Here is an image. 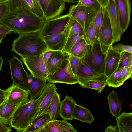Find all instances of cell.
<instances>
[{
  "instance_id": "49",
  "label": "cell",
  "mask_w": 132,
  "mask_h": 132,
  "mask_svg": "<svg viewBox=\"0 0 132 132\" xmlns=\"http://www.w3.org/2000/svg\"><path fill=\"white\" fill-rule=\"evenodd\" d=\"M9 122L0 116V124L9 125Z\"/></svg>"
},
{
  "instance_id": "14",
  "label": "cell",
  "mask_w": 132,
  "mask_h": 132,
  "mask_svg": "<svg viewBox=\"0 0 132 132\" xmlns=\"http://www.w3.org/2000/svg\"><path fill=\"white\" fill-rule=\"evenodd\" d=\"M5 90V97L9 103L21 105L29 101V92L23 89L13 83Z\"/></svg>"
},
{
  "instance_id": "52",
  "label": "cell",
  "mask_w": 132,
  "mask_h": 132,
  "mask_svg": "<svg viewBox=\"0 0 132 132\" xmlns=\"http://www.w3.org/2000/svg\"><path fill=\"white\" fill-rule=\"evenodd\" d=\"M65 2L69 3H74L75 2V0H62Z\"/></svg>"
},
{
  "instance_id": "32",
  "label": "cell",
  "mask_w": 132,
  "mask_h": 132,
  "mask_svg": "<svg viewBox=\"0 0 132 132\" xmlns=\"http://www.w3.org/2000/svg\"><path fill=\"white\" fill-rule=\"evenodd\" d=\"M95 16L86 30L84 36L85 40L88 45H92L97 40L95 37Z\"/></svg>"
},
{
  "instance_id": "22",
  "label": "cell",
  "mask_w": 132,
  "mask_h": 132,
  "mask_svg": "<svg viewBox=\"0 0 132 132\" xmlns=\"http://www.w3.org/2000/svg\"><path fill=\"white\" fill-rule=\"evenodd\" d=\"M76 101L71 97L66 95L61 101L60 116L64 120H72V114Z\"/></svg>"
},
{
  "instance_id": "43",
  "label": "cell",
  "mask_w": 132,
  "mask_h": 132,
  "mask_svg": "<svg viewBox=\"0 0 132 132\" xmlns=\"http://www.w3.org/2000/svg\"><path fill=\"white\" fill-rule=\"evenodd\" d=\"M53 52V51L49 50H48L43 54L44 61L47 71L48 60L50 56L51 55Z\"/></svg>"
},
{
  "instance_id": "47",
  "label": "cell",
  "mask_w": 132,
  "mask_h": 132,
  "mask_svg": "<svg viewBox=\"0 0 132 132\" xmlns=\"http://www.w3.org/2000/svg\"><path fill=\"white\" fill-rule=\"evenodd\" d=\"M6 96L5 90L0 88V104L3 101Z\"/></svg>"
},
{
  "instance_id": "12",
  "label": "cell",
  "mask_w": 132,
  "mask_h": 132,
  "mask_svg": "<svg viewBox=\"0 0 132 132\" xmlns=\"http://www.w3.org/2000/svg\"><path fill=\"white\" fill-rule=\"evenodd\" d=\"M47 81L54 84L60 83L72 85L78 82L71 67L69 58L62 68L52 75L47 76Z\"/></svg>"
},
{
  "instance_id": "7",
  "label": "cell",
  "mask_w": 132,
  "mask_h": 132,
  "mask_svg": "<svg viewBox=\"0 0 132 132\" xmlns=\"http://www.w3.org/2000/svg\"><path fill=\"white\" fill-rule=\"evenodd\" d=\"M43 54L26 57H20V58L31 75L39 79L47 80L48 73Z\"/></svg>"
},
{
  "instance_id": "54",
  "label": "cell",
  "mask_w": 132,
  "mask_h": 132,
  "mask_svg": "<svg viewBox=\"0 0 132 132\" xmlns=\"http://www.w3.org/2000/svg\"><path fill=\"white\" fill-rule=\"evenodd\" d=\"M80 0H78V1H80Z\"/></svg>"
},
{
  "instance_id": "33",
  "label": "cell",
  "mask_w": 132,
  "mask_h": 132,
  "mask_svg": "<svg viewBox=\"0 0 132 132\" xmlns=\"http://www.w3.org/2000/svg\"><path fill=\"white\" fill-rule=\"evenodd\" d=\"M32 12L44 18V16L38 0H20Z\"/></svg>"
},
{
  "instance_id": "28",
  "label": "cell",
  "mask_w": 132,
  "mask_h": 132,
  "mask_svg": "<svg viewBox=\"0 0 132 132\" xmlns=\"http://www.w3.org/2000/svg\"><path fill=\"white\" fill-rule=\"evenodd\" d=\"M39 119L34 120L28 127L24 132H38L49 121H51L50 115L47 113Z\"/></svg>"
},
{
  "instance_id": "26",
  "label": "cell",
  "mask_w": 132,
  "mask_h": 132,
  "mask_svg": "<svg viewBox=\"0 0 132 132\" xmlns=\"http://www.w3.org/2000/svg\"><path fill=\"white\" fill-rule=\"evenodd\" d=\"M20 106L9 103L5 97L0 104V116L10 122L15 111Z\"/></svg>"
},
{
  "instance_id": "16",
  "label": "cell",
  "mask_w": 132,
  "mask_h": 132,
  "mask_svg": "<svg viewBox=\"0 0 132 132\" xmlns=\"http://www.w3.org/2000/svg\"><path fill=\"white\" fill-rule=\"evenodd\" d=\"M68 58L67 53L62 51H53L47 62L48 75H52L62 68Z\"/></svg>"
},
{
  "instance_id": "27",
  "label": "cell",
  "mask_w": 132,
  "mask_h": 132,
  "mask_svg": "<svg viewBox=\"0 0 132 132\" xmlns=\"http://www.w3.org/2000/svg\"><path fill=\"white\" fill-rule=\"evenodd\" d=\"M60 95L57 92L52 98L48 111L51 121L57 120L59 118L60 116Z\"/></svg>"
},
{
  "instance_id": "17",
  "label": "cell",
  "mask_w": 132,
  "mask_h": 132,
  "mask_svg": "<svg viewBox=\"0 0 132 132\" xmlns=\"http://www.w3.org/2000/svg\"><path fill=\"white\" fill-rule=\"evenodd\" d=\"M57 92V88L54 83L48 82L47 83L41 95L42 97L36 119L48 113L52 100Z\"/></svg>"
},
{
  "instance_id": "2",
  "label": "cell",
  "mask_w": 132,
  "mask_h": 132,
  "mask_svg": "<svg viewBox=\"0 0 132 132\" xmlns=\"http://www.w3.org/2000/svg\"><path fill=\"white\" fill-rule=\"evenodd\" d=\"M48 49L47 45L39 32L22 34L13 41L12 51L20 57L40 55Z\"/></svg>"
},
{
  "instance_id": "44",
  "label": "cell",
  "mask_w": 132,
  "mask_h": 132,
  "mask_svg": "<svg viewBox=\"0 0 132 132\" xmlns=\"http://www.w3.org/2000/svg\"><path fill=\"white\" fill-rule=\"evenodd\" d=\"M12 33L9 29L2 24H0V35L3 34H9Z\"/></svg>"
},
{
  "instance_id": "39",
  "label": "cell",
  "mask_w": 132,
  "mask_h": 132,
  "mask_svg": "<svg viewBox=\"0 0 132 132\" xmlns=\"http://www.w3.org/2000/svg\"><path fill=\"white\" fill-rule=\"evenodd\" d=\"M69 60L72 70L75 75L77 71L80 59L69 54Z\"/></svg>"
},
{
  "instance_id": "35",
  "label": "cell",
  "mask_w": 132,
  "mask_h": 132,
  "mask_svg": "<svg viewBox=\"0 0 132 132\" xmlns=\"http://www.w3.org/2000/svg\"><path fill=\"white\" fill-rule=\"evenodd\" d=\"M82 39H84V37L77 34L69 37L67 38L65 46L62 51L69 53L76 44Z\"/></svg>"
},
{
  "instance_id": "5",
  "label": "cell",
  "mask_w": 132,
  "mask_h": 132,
  "mask_svg": "<svg viewBox=\"0 0 132 132\" xmlns=\"http://www.w3.org/2000/svg\"><path fill=\"white\" fill-rule=\"evenodd\" d=\"M71 17L68 14L46 20L39 32L42 37L54 34L64 33L66 34Z\"/></svg>"
},
{
  "instance_id": "34",
  "label": "cell",
  "mask_w": 132,
  "mask_h": 132,
  "mask_svg": "<svg viewBox=\"0 0 132 132\" xmlns=\"http://www.w3.org/2000/svg\"><path fill=\"white\" fill-rule=\"evenodd\" d=\"M107 85L106 80H94L87 82L83 87L95 89L101 93Z\"/></svg>"
},
{
  "instance_id": "51",
  "label": "cell",
  "mask_w": 132,
  "mask_h": 132,
  "mask_svg": "<svg viewBox=\"0 0 132 132\" xmlns=\"http://www.w3.org/2000/svg\"><path fill=\"white\" fill-rule=\"evenodd\" d=\"M3 62V60L2 58L0 57V71L2 70V68Z\"/></svg>"
},
{
  "instance_id": "15",
  "label": "cell",
  "mask_w": 132,
  "mask_h": 132,
  "mask_svg": "<svg viewBox=\"0 0 132 132\" xmlns=\"http://www.w3.org/2000/svg\"><path fill=\"white\" fill-rule=\"evenodd\" d=\"M122 32L127 30L130 21L131 3L130 0H115Z\"/></svg>"
},
{
  "instance_id": "23",
  "label": "cell",
  "mask_w": 132,
  "mask_h": 132,
  "mask_svg": "<svg viewBox=\"0 0 132 132\" xmlns=\"http://www.w3.org/2000/svg\"><path fill=\"white\" fill-rule=\"evenodd\" d=\"M72 117L73 119L91 124L95 118L89 110L80 105L75 104Z\"/></svg>"
},
{
  "instance_id": "41",
  "label": "cell",
  "mask_w": 132,
  "mask_h": 132,
  "mask_svg": "<svg viewBox=\"0 0 132 132\" xmlns=\"http://www.w3.org/2000/svg\"><path fill=\"white\" fill-rule=\"evenodd\" d=\"M132 65H131L126 68H121L119 69L120 70L122 79L124 82L130 78L132 79Z\"/></svg>"
},
{
  "instance_id": "21",
  "label": "cell",
  "mask_w": 132,
  "mask_h": 132,
  "mask_svg": "<svg viewBox=\"0 0 132 132\" xmlns=\"http://www.w3.org/2000/svg\"><path fill=\"white\" fill-rule=\"evenodd\" d=\"M28 80L30 95L29 101H31L41 95L46 86L47 81L46 79L37 78L29 74Z\"/></svg>"
},
{
  "instance_id": "25",
  "label": "cell",
  "mask_w": 132,
  "mask_h": 132,
  "mask_svg": "<svg viewBox=\"0 0 132 132\" xmlns=\"http://www.w3.org/2000/svg\"><path fill=\"white\" fill-rule=\"evenodd\" d=\"M107 98L110 113L113 116L117 117L120 115L122 109V103L117 95L113 90L108 95Z\"/></svg>"
},
{
  "instance_id": "10",
  "label": "cell",
  "mask_w": 132,
  "mask_h": 132,
  "mask_svg": "<svg viewBox=\"0 0 132 132\" xmlns=\"http://www.w3.org/2000/svg\"><path fill=\"white\" fill-rule=\"evenodd\" d=\"M78 84L83 87L87 82L92 80H106V76L104 73L97 72L88 66L80 59L77 71L75 75Z\"/></svg>"
},
{
  "instance_id": "50",
  "label": "cell",
  "mask_w": 132,
  "mask_h": 132,
  "mask_svg": "<svg viewBox=\"0 0 132 132\" xmlns=\"http://www.w3.org/2000/svg\"><path fill=\"white\" fill-rule=\"evenodd\" d=\"M6 34H3L0 35V44L2 42L3 39L7 35Z\"/></svg>"
},
{
  "instance_id": "40",
  "label": "cell",
  "mask_w": 132,
  "mask_h": 132,
  "mask_svg": "<svg viewBox=\"0 0 132 132\" xmlns=\"http://www.w3.org/2000/svg\"><path fill=\"white\" fill-rule=\"evenodd\" d=\"M110 48L118 51L120 52H126L132 54V46L119 43L114 45H112Z\"/></svg>"
},
{
  "instance_id": "19",
  "label": "cell",
  "mask_w": 132,
  "mask_h": 132,
  "mask_svg": "<svg viewBox=\"0 0 132 132\" xmlns=\"http://www.w3.org/2000/svg\"><path fill=\"white\" fill-rule=\"evenodd\" d=\"M120 52L109 48L105 59L104 73L106 77L113 73L118 68L120 57Z\"/></svg>"
},
{
  "instance_id": "36",
  "label": "cell",
  "mask_w": 132,
  "mask_h": 132,
  "mask_svg": "<svg viewBox=\"0 0 132 132\" xmlns=\"http://www.w3.org/2000/svg\"><path fill=\"white\" fill-rule=\"evenodd\" d=\"M120 57L117 69L126 68L132 65V54L126 52H120Z\"/></svg>"
},
{
  "instance_id": "53",
  "label": "cell",
  "mask_w": 132,
  "mask_h": 132,
  "mask_svg": "<svg viewBox=\"0 0 132 132\" xmlns=\"http://www.w3.org/2000/svg\"><path fill=\"white\" fill-rule=\"evenodd\" d=\"M12 0H0V4L5 2H9Z\"/></svg>"
},
{
  "instance_id": "42",
  "label": "cell",
  "mask_w": 132,
  "mask_h": 132,
  "mask_svg": "<svg viewBox=\"0 0 132 132\" xmlns=\"http://www.w3.org/2000/svg\"><path fill=\"white\" fill-rule=\"evenodd\" d=\"M10 9L9 2H5L0 4V24L9 11Z\"/></svg>"
},
{
  "instance_id": "18",
  "label": "cell",
  "mask_w": 132,
  "mask_h": 132,
  "mask_svg": "<svg viewBox=\"0 0 132 132\" xmlns=\"http://www.w3.org/2000/svg\"><path fill=\"white\" fill-rule=\"evenodd\" d=\"M73 126L67 120L50 121L38 132H77Z\"/></svg>"
},
{
  "instance_id": "37",
  "label": "cell",
  "mask_w": 132,
  "mask_h": 132,
  "mask_svg": "<svg viewBox=\"0 0 132 132\" xmlns=\"http://www.w3.org/2000/svg\"><path fill=\"white\" fill-rule=\"evenodd\" d=\"M78 4L89 8L96 13L101 7L97 0H80L78 1Z\"/></svg>"
},
{
  "instance_id": "4",
  "label": "cell",
  "mask_w": 132,
  "mask_h": 132,
  "mask_svg": "<svg viewBox=\"0 0 132 132\" xmlns=\"http://www.w3.org/2000/svg\"><path fill=\"white\" fill-rule=\"evenodd\" d=\"M106 54H102L100 44L97 40L92 45L88 44L86 53L81 59L95 71L104 73Z\"/></svg>"
},
{
  "instance_id": "20",
  "label": "cell",
  "mask_w": 132,
  "mask_h": 132,
  "mask_svg": "<svg viewBox=\"0 0 132 132\" xmlns=\"http://www.w3.org/2000/svg\"><path fill=\"white\" fill-rule=\"evenodd\" d=\"M42 38L47 45L48 49L53 51H62L67 39L64 33L54 34Z\"/></svg>"
},
{
  "instance_id": "48",
  "label": "cell",
  "mask_w": 132,
  "mask_h": 132,
  "mask_svg": "<svg viewBox=\"0 0 132 132\" xmlns=\"http://www.w3.org/2000/svg\"><path fill=\"white\" fill-rule=\"evenodd\" d=\"M103 8H105L107 5L109 0H97Z\"/></svg>"
},
{
  "instance_id": "13",
  "label": "cell",
  "mask_w": 132,
  "mask_h": 132,
  "mask_svg": "<svg viewBox=\"0 0 132 132\" xmlns=\"http://www.w3.org/2000/svg\"><path fill=\"white\" fill-rule=\"evenodd\" d=\"M46 20L59 16L65 9L62 0H38Z\"/></svg>"
},
{
  "instance_id": "46",
  "label": "cell",
  "mask_w": 132,
  "mask_h": 132,
  "mask_svg": "<svg viewBox=\"0 0 132 132\" xmlns=\"http://www.w3.org/2000/svg\"><path fill=\"white\" fill-rule=\"evenodd\" d=\"M117 125L114 126L112 125L109 126L105 129L106 132H119L118 128Z\"/></svg>"
},
{
  "instance_id": "3",
  "label": "cell",
  "mask_w": 132,
  "mask_h": 132,
  "mask_svg": "<svg viewBox=\"0 0 132 132\" xmlns=\"http://www.w3.org/2000/svg\"><path fill=\"white\" fill-rule=\"evenodd\" d=\"M42 96L19 106L13 113L9 125L18 132H24L29 125L36 119Z\"/></svg>"
},
{
  "instance_id": "6",
  "label": "cell",
  "mask_w": 132,
  "mask_h": 132,
  "mask_svg": "<svg viewBox=\"0 0 132 132\" xmlns=\"http://www.w3.org/2000/svg\"><path fill=\"white\" fill-rule=\"evenodd\" d=\"M13 84L21 88L29 91L28 75L25 70L21 61L16 56L8 60Z\"/></svg>"
},
{
  "instance_id": "38",
  "label": "cell",
  "mask_w": 132,
  "mask_h": 132,
  "mask_svg": "<svg viewBox=\"0 0 132 132\" xmlns=\"http://www.w3.org/2000/svg\"><path fill=\"white\" fill-rule=\"evenodd\" d=\"M103 8L101 6L95 15V26L96 38H98L100 30L102 25V20Z\"/></svg>"
},
{
  "instance_id": "1",
  "label": "cell",
  "mask_w": 132,
  "mask_h": 132,
  "mask_svg": "<svg viewBox=\"0 0 132 132\" xmlns=\"http://www.w3.org/2000/svg\"><path fill=\"white\" fill-rule=\"evenodd\" d=\"M9 3L10 10L1 24L19 35L40 31L45 18L33 13L20 0H12Z\"/></svg>"
},
{
  "instance_id": "30",
  "label": "cell",
  "mask_w": 132,
  "mask_h": 132,
  "mask_svg": "<svg viewBox=\"0 0 132 132\" xmlns=\"http://www.w3.org/2000/svg\"><path fill=\"white\" fill-rule=\"evenodd\" d=\"M87 45L85 39H82L76 44L68 54L81 59L86 53Z\"/></svg>"
},
{
  "instance_id": "11",
  "label": "cell",
  "mask_w": 132,
  "mask_h": 132,
  "mask_svg": "<svg viewBox=\"0 0 132 132\" xmlns=\"http://www.w3.org/2000/svg\"><path fill=\"white\" fill-rule=\"evenodd\" d=\"M109 16L112 31V44L120 40L123 33L120 26L115 0H109L105 7Z\"/></svg>"
},
{
  "instance_id": "9",
  "label": "cell",
  "mask_w": 132,
  "mask_h": 132,
  "mask_svg": "<svg viewBox=\"0 0 132 132\" xmlns=\"http://www.w3.org/2000/svg\"><path fill=\"white\" fill-rule=\"evenodd\" d=\"M68 14L82 26L84 37L86 30L96 13L89 8L77 4L70 6Z\"/></svg>"
},
{
  "instance_id": "24",
  "label": "cell",
  "mask_w": 132,
  "mask_h": 132,
  "mask_svg": "<svg viewBox=\"0 0 132 132\" xmlns=\"http://www.w3.org/2000/svg\"><path fill=\"white\" fill-rule=\"evenodd\" d=\"M116 120L119 132H132V113L123 112Z\"/></svg>"
},
{
  "instance_id": "8",
  "label": "cell",
  "mask_w": 132,
  "mask_h": 132,
  "mask_svg": "<svg viewBox=\"0 0 132 132\" xmlns=\"http://www.w3.org/2000/svg\"><path fill=\"white\" fill-rule=\"evenodd\" d=\"M102 8V22L97 40L102 54H105L110 47L112 45L113 35L107 12L105 7Z\"/></svg>"
},
{
  "instance_id": "45",
  "label": "cell",
  "mask_w": 132,
  "mask_h": 132,
  "mask_svg": "<svg viewBox=\"0 0 132 132\" xmlns=\"http://www.w3.org/2000/svg\"><path fill=\"white\" fill-rule=\"evenodd\" d=\"M11 131V127L9 125L0 124V132H10Z\"/></svg>"
},
{
  "instance_id": "29",
  "label": "cell",
  "mask_w": 132,
  "mask_h": 132,
  "mask_svg": "<svg viewBox=\"0 0 132 132\" xmlns=\"http://www.w3.org/2000/svg\"><path fill=\"white\" fill-rule=\"evenodd\" d=\"M106 81L109 87L117 88L123 85L124 83L122 78L120 70L117 69L110 75L106 77Z\"/></svg>"
},
{
  "instance_id": "31",
  "label": "cell",
  "mask_w": 132,
  "mask_h": 132,
  "mask_svg": "<svg viewBox=\"0 0 132 132\" xmlns=\"http://www.w3.org/2000/svg\"><path fill=\"white\" fill-rule=\"evenodd\" d=\"M75 34L84 37V31L81 25L71 17L67 32L66 35V37L67 38Z\"/></svg>"
}]
</instances>
